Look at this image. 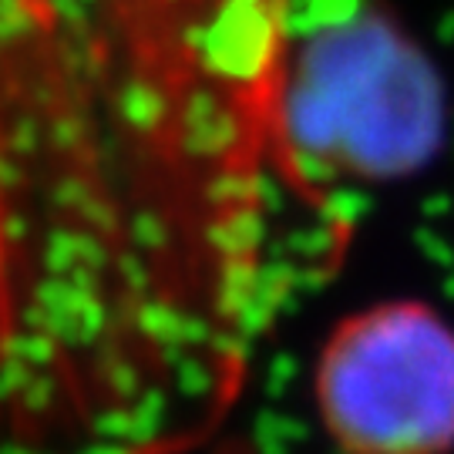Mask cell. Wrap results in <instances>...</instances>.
Instances as JSON below:
<instances>
[{
  "instance_id": "1",
  "label": "cell",
  "mask_w": 454,
  "mask_h": 454,
  "mask_svg": "<svg viewBox=\"0 0 454 454\" xmlns=\"http://www.w3.org/2000/svg\"><path fill=\"white\" fill-rule=\"evenodd\" d=\"M114 185L159 324L249 360L340 253L293 152L317 51L377 0H84Z\"/></svg>"
},
{
  "instance_id": "2",
  "label": "cell",
  "mask_w": 454,
  "mask_h": 454,
  "mask_svg": "<svg viewBox=\"0 0 454 454\" xmlns=\"http://www.w3.org/2000/svg\"><path fill=\"white\" fill-rule=\"evenodd\" d=\"M105 138L84 0H0V434L129 421L176 387Z\"/></svg>"
},
{
  "instance_id": "3",
  "label": "cell",
  "mask_w": 454,
  "mask_h": 454,
  "mask_svg": "<svg viewBox=\"0 0 454 454\" xmlns=\"http://www.w3.org/2000/svg\"><path fill=\"white\" fill-rule=\"evenodd\" d=\"M313 397L343 454H448L454 326L411 300L343 317L320 347Z\"/></svg>"
}]
</instances>
